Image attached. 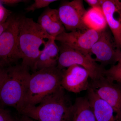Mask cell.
<instances>
[{
  "mask_svg": "<svg viewBox=\"0 0 121 121\" xmlns=\"http://www.w3.org/2000/svg\"><path fill=\"white\" fill-rule=\"evenodd\" d=\"M55 39L48 34L32 18L20 17L18 46L24 67L33 71L40 55L51 40Z\"/></svg>",
  "mask_w": 121,
  "mask_h": 121,
  "instance_id": "obj_1",
  "label": "cell"
},
{
  "mask_svg": "<svg viewBox=\"0 0 121 121\" xmlns=\"http://www.w3.org/2000/svg\"><path fill=\"white\" fill-rule=\"evenodd\" d=\"M73 104L60 87L35 106L24 107L20 113L36 121H70Z\"/></svg>",
  "mask_w": 121,
  "mask_h": 121,
  "instance_id": "obj_2",
  "label": "cell"
},
{
  "mask_svg": "<svg viewBox=\"0 0 121 121\" xmlns=\"http://www.w3.org/2000/svg\"><path fill=\"white\" fill-rule=\"evenodd\" d=\"M30 75L29 70L21 65L6 68L0 86V105L13 107L20 113L24 107Z\"/></svg>",
  "mask_w": 121,
  "mask_h": 121,
  "instance_id": "obj_3",
  "label": "cell"
},
{
  "mask_svg": "<svg viewBox=\"0 0 121 121\" xmlns=\"http://www.w3.org/2000/svg\"><path fill=\"white\" fill-rule=\"evenodd\" d=\"M63 73V70L56 66L41 69L31 74L23 108L36 105L59 89L62 86Z\"/></svg>",
  "mask_w": 121,
  "mask_h": 121,
  "instance_id": "obj_4",
  "label": "cell"
},
{
  "mask_svg": "<svg viewBox=\"0 0 121 121\" xmlns=\"http://www.w3.org/2000/svg\"><path fill=\"white\" fill-rule=\"evenodd\" d=\"M20 17L11 15L7 28L0 35V67L7 68L21 59L18 46Z\"/></svg>",
  "mask_w": 121,
  "mask_h": 121,
  "instance_id": "obj_5",
  "label": "cell"
},
{
  "mask_svg": "<svg viewBox=\"0 0 121 121\" xmlns=\"http://www.w3.org/2000/svg\"><path fill=\"white\" fill-rule=\"evenodd\" d=\"M57 67L63 70L72 65H77L89 72L91 80L97 79L103 74L105 68L93 58L91 54H84L60 43Z\"/></svg>",
  "mask_w": 121,
  "mask_h": 121,
  "instance_id": "obj_6",
  "label": "cell"
},
{
  "mask_svg": "<svg viewBox=\"0 0 121 121\" xmlns=\"http://www.w3.org/2000/svg\"><path fill=\"white\" fill-rule=\"evenodd\" d=\"M91 88L98 97L111 106L117 121L121 119V84L112 82L104 75L90 82Z\"/></svg>",
  "mask_w": 121,
  "mask_h": 121,
  "instance_id": "obj_7",
  "label": "cell"
},
{
  "mask_svg": "<svg viewBox=\"0 0 121 121\" xmlns=\"http://www.w3.org/2000/svg\"><path fill=\"white\" fill-rule=\"evenodd\" d=\"M91 53L95 56L96 62L104 67L108 65H115L121 58V49L115 43L107 28L101 33L97 41L94 44Z\"/></svg>",
  "mask_w": 121,
  "mask_h": 121,
  "instance_id": "obj_8",
  "label": "cell"
},
{
  "mask_svg": "<svg viewBox=\"0 0 121 121\" xmlns=\"http://www.w3.org/2000/svg\"><path fill=\"white\" fill-rule=\"evenodd\" d=\"M102 32L88 29L69 32L65 31L57 36L55 40L76 51L90 54L93 45L98 39Z\"/></svg>",
  "mask_w": 121,
  "mask_h": 121,
  "instance_id": "obj_9",
  "label": "cell"
},
{
  "mask_svg": "<svg viewBox=\"0 0 121 121\" xmlns=\"http://www.w3.org/2000/svg\"><path fill=\"white\" fill-rule=\"evenodd\" d=\"M58 10L60 20L67 30L71 32L87 29L83 24L86 10L82 0L63 2Z\"/></svg>",
  "mask_w": 121,
  "mask_h": 121,
  "instance_id": "obj_10",
  "label": "cell"
},
{
  "mask_svg": "<svg viewBox=\"0 0 121 121\" xmlns=\"http://www.w3.org/2000/svg\"><path fill=\"white\" fill-rule=\"evenodd\" d=\"M88 72L77 65H72L63 69L61 86L69 92L78 93L90 88Z\"/></svg>",
  "mask_w": 121,
  "mask_h": 121,
  "instance_id": "obj_11",
  "label": "cell"
},
{
  "mask_svg": "<svg viewBox=\"0 0 121 121\" xmlns=\"http://www.w3.org/2000/svg\"><path fill=\"white\" fill-rule=\"evenodd\" d=\"M107 26L121 49V7L119 0H104L101 7Z\"/></svg>",
  "mask_w": 121,
  "mask_h": 121,
  "instance_id": "obj_12",
  "label": "cell"
},
{
  "mask_svg": "<svg viewBox=\"0 0 121 121\" xmlns=\"http://www.w3.org/2000/svg\"><path fill=\"white\" fill-rule=\"evenodd\" d=\"M37 23L48 34L55 39L66 31L56 9L48 7L45 9L39 17Z\"/></svg>",
  "mask_w": 121,
  "mask_h": 121,
  "instance_id": "obj_13",
  "label": "cell"
},
{
  "mask_svg": "<svg viewBox=\"0 0 121 121\" xmlns=\"http://www.w3.org/2000/svg\"><path fill=\"white\" fill-rule=\"evenodd\" d=\"M96 121H117L113 108L105 101L98 96L91 88L87 90L86 96Z\"/></svg>",
  "mask_w": 121,
  "mask_h": 121,
  "instance_id": "obj_14",
  "label": "cell"
},
{
  "mask_svg": "<svg viewBox=\"0 0 121 121\" xmlns=\"http://www.w3.org/2000/svg\"><path fill=\"white\" fill-rule=\"evenodd\" d=\"M59 55V47L56 43L55 39H53L40 55L33 72L44 68L57 66Z\"/></svg>",
  "mask_w": 121,
  "mask_h": 121,
  "instance_id": "obj_15",
  "label": "cell"
},
{
  "mask_svg": "<svg viewBox=\"0 0 121 121\" xmlns=\"http://www.w3.org/2000/svg\"><path fill=\"white\" fill-rule=\"evenodd\" d=\"M84 26L88 29L102 32L107 28L105 17L101 7L91 8L83 18Z\"/></svg>",
  "mask_w": 121,
  "mask_h": 121,
  "instance_id": "obj_16",
  "label": "cell"
},
{
  "mask_svg": "<svg viewBox=\"0 0 121 121\" xmlns=\"http://www.w3.org/2000/svg\"><path fill=\"white\" fill-rule=\"evenodd\" d=\"M70 121H96L87 97H79L73 104Z\"/></svg>",
  "mask_w": 121,
  "mask_h": 121,
  "instance_id": "obj_17",
  "label": "cell"
},
{
  "mask_svg": "<svg viewBox=\"0 0 121 121\" xmlns=\"http://www.w3.org/2000/svg\"><path fill=\"white\" fill-rule=\"evenodd\" d=\"M103 74L111 81L121 84V63L118 62L109 69H105Z\"/></svg>",
  "mask_w": 121,
  "mask_h": 121,
  "instance_id": "obj_18",
  "label": "cell"
},
{
  "mask_svg": "<svg viewBox=\"0 0 121 121\" xmlns=\"http://www.w3.org/2000/svg\"><path fill=\"white\" fill-rule=\"evenodd\" d=\"M56 1V0H35L32 4L25 9V10L27 12H33L37 9L48 7L52 2Z\"/></svg>",
  "mask_w": 121,
  "mask_h": 121,
  "instance_id": "obj_19",
  "label": "cell"
},
{
  "mask_svg": "<svg viewBox=\"0 0 121 121\" xmlns=\"http://www.w3.org/2000/svg\"><path fill=\"white\" fill-rule=\"evenodd\" d=\"M12 118L8 111L0 106V121H9Z\"/></svg>",
  "mask_w": 121,
  "mask_h": 121,
  "instance_id": "obj_20",
  "label": "cell"
},
{
  "mask_svg": "<svg viewBox=\"0 0 121 121\" xmlns=\"http://www.w3.org/2000/svg\"><path fill=\"white\" fill-rule=\"evenodd\" d=\"M2 4L0 2V22L5 21L10 15H9L8 11L2 6Z\"/></svg>",
  "mask_w": 121,
  "mask_h": 121,
  "instance_id": "obj_21",
  "label": "cell"
},
{
  "mask_svg": "<svg viewBox=\"0 0 121 121\" xmlns=\"http://www.w3.org/2000/svg\"><path fill=\"white\" fill-rule=\"evenodd\" d=\"M104 0H85V1L91 8L101 7Z\"/></svg>",
  "mask_w": 121,
  "mask_h": 121,
  "instance_id": "obj_22",
  "label": "cell"
},
{
  "mask_svg": "<svg viewBox=\"0 0 121 121\" xmlns=\"http://www.w3.org/2000/svg\"><path fill=\"white\" fill-rule=\"evenodd\" d=\"M11 15L5 21L0 22V35L8 26L11 21Z\"/></svg>",
  "mask_w": 121,
  "mask_h": 121,
  "instance_id": "obj_23",
  "label": "cell"
},
{
  "mask_svg": "<svg viewBox=\"0 0 121 121\" xmlns=\"http://www.w3.org/2000/svg\"><path fill=\"white\" fill-rule=\"evenodd\" d=\"M27 0H0V2L1 4H4L9 5H13L17 4L21 2H27Z\"/></svg>",
  "mask_w": 121,
  "mask_h": 121,
  "instance_id": "obj_24",
  "label": "cell"
},
{
  "mask_svg": "<svg viewBox=\"0 0 121 121\" xmlns=\"http://www.w3.org/2000/svg\"><path fill=\"white\" fill-rule=\"evenodd\" d=\"M6 74V68H2L0 67V86L4 79Z\"/></svg>",
  "mask_w": 121,
  "mask_h": 121,
  "instance_id": "obj_25",
  "label": "cell"
},
{
  "mask_svg": "<svg viewBox=\"0 0 121 121\" xmlns=\"http://www.w3.org/2000/svg\"><path fill=\"white\" fill-rule=\"evenodd\" d=\"M20 121H36L33 119H31L28 117L25 116V115H22V117L21 118Z\"/></svg>",
  "mask_w": 121,
  "mask_h": 121,
  "instance_id": "obj_26",
  "label": "cell"
},
{
  "mask_svg": "<svg viewBox=\"0 0 121 121\" xmlns=\"http://www.w3.org/2000/svg\"><path fill=\"white\" fill-rule=\"evenodd\" d=\"M9 121H16V120H15V119H13V118H12V119H11Z\"/></svg>",
  "mask_w": 121,
  "mask_h": 121,
  "instance_id": "obj_27",
  "label": "cell"
},
{
  "mask_svg": "<svg viewBox=\"0 0 121 121\" xmlns=\"http://www.w3.org/2000/svg\"><path fill=\"white\" fill-rule=\"evenodd\" d=\"M118 62L121 63V58H120V60H119V61H118Z\"/></svg>",
  "mask_w": 121,
  "mask_h": 121,
  "instance_id": "obj_28",
  "label": "cell"
},
{
  "mask_svg": "<svg viewBox=\"0 0 121 121\" xmlns=\"http://www.w3.org/2000/svg\"><path fill=\"white\" fill-rule=\"evenodd\" d=\"M119 3H120V5H121V0H119Z\"/></svg>",
  "mask_w": 121,
  "mask_h": 121,
  "instance_id": "obj_29",
  "label": "cell"
},
{
  "mask_svg": "<svg viewBox=\"0 0 121 121\" xmlns=\"http://www.w3.org/2000/svg\"></svg>",
  "mask_w": 121,
  "mask_h": 121,
  "instance_id": "obj_30",
  "label": "cell"
}]
</instances>
